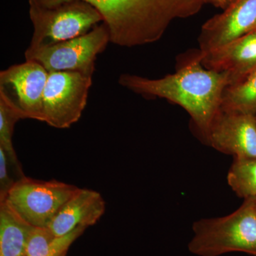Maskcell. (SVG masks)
Listing matches in <instances>:
<instances>
[{"label": "cell", "mask_w": 256, "mask_h": 256, "mask_svg": "<svg viewBox=\"0 0 256 256\" xmlns=\"http://www.w3.org/2000/svg\"><path fill=\"white\" fill-rule=\"evenodd\" d=\"M120 85L146 97L160 98L183 108L204 140L220 110L222 97L229 86L228 76L203 66L198 52L175 74L150 79L124 74Z\"/></svg>", "instance_id": "1"}, {"label": "cell", "mask_w": 256, "mask_h": 256, "mask_svg": "<svg viewBox=\"0 0 256 256\" xmlns=\"http://www.w3.org/2000/svg\"><path fill=\"white\" fill-rule=\"evenodd\" d=\"M73 0H28L30 4L52 8ZM96 8L108 28L110 42L134 47L158 42L172 22L196 14L205 0H80Z\"/></svg>", "instance_id": "2"}, {"label": "cell", "mask_w": 256, "mask_h": 256, "mask_svg": "<svg viewBox=\"0 0 256 256\" xmlns=\"http://www.w3.org/2000/svg\"><path fill=\"white\" fill-rule=\"evenodd\" d=\"M188 250L198 256H220L232 252L256 256L255 198L244 200L230 214L194 222Z\"/></svg>", "instance_id": "3"}, {"label": "cell", "mask_w": 256, "mask_h": 256, "mask_svg": "<svg viewBox=\"0 0 256 256\" xmlns=\"http://www.w3.org/2000/svg\"><path fill=\"white\" fill-rule=\"evenodd\" d=\"M34 32L28 48L48 46L85 34L104 22L92 5L80 1L66 2L52 8L30 4Z\"/></svg>", "instance_id": "4"}, {"label": "cell", "mask_w": 256, "mask_h": 256, "mask_svg": "<svg viewBox=\"0 0 256 256\" xmlns=\"http://www.w3.org/2000/svg\"><path fill=\"white\" fill-rule=\"evenodd\" d=\"M110 42L104 22L76 38L55 44L28 48L25 60L41 64L48 72H74L94 76L97 56Z\"/></svg>", "instance_id": "5"}, {"label": "cell", "mask_w": 256, "mask_h": 256, "mask_svg": "<svg viewBox=\"0 0 256 256\" xmlns=\"http://www.w3.org/2000/svg\"><path fill=\"white\" fill-rule=\"evenodd\" d=\"M78 188L62 182L24 178L14 184L3 201L20 218L33 227L47 228Z\"/></svg>", "instance_id": "6"}, {"label": "cell", "mask_w": 256, "mask_h": 256, "mask_svg": "<svg viewBox=\"0 0 256 256\" xmlns=\"http://www.w3.org/2000/svg\"><path fill=\"white\" fill-rule=\"evenodd\" d=\"M92 76L74 72H48L44 92V122L66 129L78 122L86 106Z\"/></svg>", "instance_id": "7"}, {"label": "cell", "mask_w": 256, "mask_h": 256, "mask_svg": "<svg viewBox=\"0 0 256 256\" xmlns=\"http://www.w3.org/2000/svg\"><path fill=\"white\" fill-rule=\"evenodd\" d=\"M204 141L234 158H256V116L220 109Z\"/></svg>", "instance_id": "8"}, {"label": "cell", "mask_w": 256, "mask_h": 256, "mask_svg": "<svg viewBox=\"0 0 256 256\" xmlns=\"http://www.w3.org/2000/svg\"><path fill=\"white\" fill-rule=\"evenodd\" d=\"M48 76V70L41 64L26 60L0 72V87L12 90L14 97L10 96L26 119L44 122V92Z\"/></svg>", "instance_id": "9"}, {"label": "cell", "mask_w": 256, "mask_h": 256, "mask_svg": "<svg viewBox=\"0 0 256 256\" xmlns=\"http://www.w3.org/2000/svg\"><path fill=\"white\" fill-rule=\"evenodd\" d=\"M256 30V0H232L202 26L200 50L212 52Z\"/></svg>", "instance_id": "10"}, {"label": "cell", "mask_w": 256, "mask_h": 256, "mask_svg": "<svg viewBox=\"0 0 256 256\" xmlns=\"http://www.w3.org/2000/svg\"><path fill=\"white\" fill-rule=\"evenodd\" d=\"M198 54L204 68L226 74L229 86L236 84L256 67V30L212 52L198 50Z\"/></svg>", "instance_id": "11"}, {"label": "cell", "mask_w": 256, "mask_h": 256, "mask_svg": "<svg viewBox=\"0 0 256 256\" xmlns=\"http://www.w3.org/2000/svg\"><path fill=\"white\" fill-rule=\"evenodd\" d=\"M106 212V202L99 192L79 188L64 204L48 228L56 236H63L78 228L97 223Z\"/></svg>", "instance_id": "12"}, {"label": "cell", "mask_w": 256, "mask_h": 256, "mask_svg": "<svg viewBox=\"0 0 256 256\" xmlns=\"http://www.w3.org/2000/svg\"><path fill=\"white\" fill-rule=\"evenodd\" d=\"M33 228L6 204L0 202V256H26Z\"/></svg>", "instance_id": "13"}, {"label": "cell", "mask_w": 256, "mask_h": 256, "mask_svg": "<svg viewBox=\"0 0 256 256\" xmlns=\"http://www.w3.org/2000/svg\"><path fill=\"white\" fill-rule=\"evenodd\" d=\"M22 119H26L22 111L4 88L0 87V148L4 150L16 172L24 178L12 142L15 124Z\"/></svg>", "instance_id": "14"}, {"label": "cell", "mask_w": 256, "mask_h": 256, "mask_svg": "<svg viewBox=\"0 0 256 256\" xmlns=\"http://www.w3.org/2000/svg\"><path fill=\"white\" fill-rule=\"evenodd\" d=\"M78 228L63 236H56L48 228L34 227L26 246L28 256H65L69 246L84 233Z\"/></svg>", "instance_id": "15"}, {"label": "cell", "mask_w": 256, "mask_h": 256, "mask_svg": "<svg viewBox=\"0 0 256 256\" xmlns=\"http://www.w3.org/2000/svg\"><path fill=\"white\" fill-rule=\"evenodd\" d=\"M220 109L256 116V67L224 90Z\"/></svg>", "instance_id": "16"}, {"label": "cell", "mask_w": 256, "mask_h": 256, "mask_svg": "<svg viewBox=\"0 0 256 256\" xmlns=\"http://www.w3.org/2000/svg\"><path fill=\"white\" fill-rule=\"evenodd\" d=\"M227 181L237 196L256 198V158H234Z\"/></svg>", "instance_id": "17"}, {"label": "cell", "mask_w": 256, "mask_h": 256, "mask_svg": "<svg viewBox=\"0 0 256 256\" xmlns=\"http://www.w3.org/2000/svg\"><path fill=\"white\" fill-rule=\"evenodd\" d=\"M23 178L13 168L4 150L0 148V202L4 200L14 184Z\"/></svg>", "instance_id": "18"}, {"label": "cell", "mask_w": 256, "mask_h": 256, "mask_svg": "<svg viewBox=\"0 0 256 256\" xmlns=\"http://www.w3.org/2000/svg\"><path fill=\"white\" fill-rule=\"evenodd\" d=\"M205 1H206V3H210L216 8H220L224 10L228 6L232 0H205Z\"/></svg>", "instance_id": "19"}, {"label": "cell", "mask_w": 256, "mask_h": 256, "mask_svg": "<svg viewBox=\"0 0 256 256\" xmlns=\"http://www.w3.org/2000/svg\"><path fill=\"white\" fill-rule=\"evenodd\" d=\"M256 205V198H255Z\"/></svg>", "instance_id": "20"}, {"label": "cell", "mask_w": 256, "mask_h": 256, "mask_svg": "<svg viewBox=\"0 0 256 256\" xmlns=\"http://www.w3.org/2000/svg\"><path fill=\"white\" fill-rule=\"evenodd\" d=\"M28 256L26 255V256Z\"/></svg>", "instance_id": "21"}]
</instances>
